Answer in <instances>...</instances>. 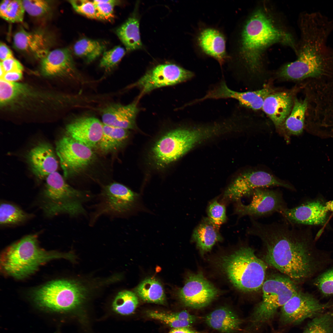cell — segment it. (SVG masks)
Returning a JSON list of instances; mask_svg holds the SVG:
<instances>
[{
    "mask_svg": "<svg viewBox=\"0 0 333 333\" xmlns=\"http://www.w3.org/2000/svg\"><path fill=\"white\" fill-rule=\"evenodd\" d=\"M249 234L259 237L265 250V262L293 281L316 276L331 261L315 251L300 232L288 222L264 224L251 218Z\"/></svg>",
    "mask_w": 333,
    "mask_h": 333,
    "instance_id": "cell-1",
    "label": "cell"
},
{
    "mask_svg": "<svg viewBox=\"0 0 333 333\" xmlns=\"http://www.w3.org/2000/svg\"><path fill=\"white\" fill-rule=\"evenodd\" d=\"M289 34L277 27L261 10L253 13L245 23L239 38L238 55L246 67L256 72L261 67L264 51L275 43L293 44Z\"/></svg>",
    "mask_w": 333,
    "mask_h": 333,
    "instance_id": "cell-2",
    "label": "cell"
},
{
    "mask_svg": "<svg viewBox=\"0 0 333 333\" xmlns=\"http://www.w3.org/2000/svg\"><path fill=\"white\" fill-rule=\"evenodd\" d=\"M70 253L47 251L41 248L36 234L28 235L7 247L1 257L0 268L5 275L17 279L26 278L39 266L51 260H72Z\"/></svg>",
    "mask_w": 333,
    "mask_h": 333,
    "instance_id": "cell-3",
    "label": "cell"
},
{
    "mask_svg": "<svg viewBox=\"0 0 333 333\" xmlns=\"http://www.w3.org/2000/svg\"><path fill=\"white\" fill-rule=\"evenodd\" d=\"M222 132V127L219 123L173 130L154 144L151 150L152 159L157 166H165L178 159L196 146Z\"/></svg>",
    "mask_w": 333,
    "mask_h": 333,
    "instance_id": "cell-4",
    "label": "cell"
},
{
    "mask_svg": "<svg viewBox=\"0 0 333 333\" xmlns=\"http://www.w3.org/2000/svg\"><path fill=\"white\" fill-rule=\"evenodd\" d=\"M220 266L236 288L246 292L257 291L265 281L267 263L248 246L242 247L232 253L222 257Z\"/></svg>",
    "mask_w": 333,
    "mask_h": 333,
    "instance_id": "cell-5",
    "label": "cell"
},
{
    "mask_svg": "<svg viewBox=\"0 0 333 333\" xmlns=\"http://www.w3.org/2000/svg\"><path fill=\"white\" fill-rule=\"evenodd\" d=\"M279 75L293 80L325 81L333 77V58L318 44L305 42L297 60L284 66Z\"/></svg>",
    "mask_w": 333,
    "mask_h": 333,
    "instance_id": "cell-6",
    "label": "cell"
},
{
    "mask_svg": "<svg viewBox=\"0 0 333 333\" xmlns=\"http://www.w3.org/2000/svg\"><path fill=\"white\" fill-rule=\"evenodd\" d=\"M261 301L250 316V328L256 331L269 323L281 308L299 290L292 280L281 275L271 276L262 286Z\"/></svg>",
    "mask_w": 333,
    "mask_h": 333,
    "instance_id": "cell-7",
    "label": "cell"
},
{
    "mask_svg": "<svg viewBox=\"0 0 333 333\" xmlns=\"http://www.w3.org/2000/svg\"><path fill=\"white\" fill-rule=\"evenodd\" d=\"M46 180L43 195L47 202H50L47 208L51 215L64 213L76 217L86 214L84 205L92 199V194L72 187L57 171L49 175Z\"/></svg>",
    "mask_w": 333,
    "mask_h": 333,
    "instance_id": "cell-8",
    "label": "cell"
},
{
    "mask_svg": "<svg viewBox=\"0 0 333 333\" xmlns=\"http://www.w3.org/2000/svg\"><path fill=\"white\" fill-rule=\"evenodd\" d=\"M85 289L74 281L58 280L49 282L33 293L35 302L41 307L56 311H66L80 306L85 296Z\"/></svg>",
    "mask_w": 333,
    "mask_h": 333,
    "instance_id": "cell-9",
    "label": "cell"
},
{
    "mask_svg": "<svg viewBox=\"0 0 333 333\" xmlns=\"http://www.w3.org/2000/svg\"><path fill=\"white\" fill-rule=\"evenodd\" d=\"M98 200L91 216V225L102 216L116 217L130 213L138 207L139 197L125 186L113 183L104 187Z\"/></svg>",
    "mask_w": 333,
    "mask_h": 333,
    "instance_id": "cell-10",
    "label": "cell"
},
{
    "mask_svg": "<svg viewBox=\"0 0 333 333\" xmlns=\"http://www.w3.org/2000/svg\"><path fill=\"white\" fill-rule=\"evenodd\" d=\"M333 307V301L322 303L313 294L298 290L281 308L280 321L294 325L313 318Z\"/></svg>",
    "mask_w": 333,
    "mask_h": 333,
    "instance_id": "cell-11",
    "label": "cell"
},
{
    "mask_svg": "<svg viewBox=\"0 0 333 333\" xmlns=\"http://www.w3.org/2000/svg\"><path fill=\"white\" fill-rule=\"evenodd\" d=\"M56 150L65 177L84 170L95 156L91 148L67 135L56 142Z\"/></svg>",
    "mask_w": 333,
    "mask_h": 333,
    "instance_id": "cell-12",
    "label": "cell"
},
{
    "mask_svg": "<svg viewBox=\"0 0 333 333\" xmlns=\"http://www.w3.org/2000/svg\"><path fill=\"white\" fill-rule=\"evenodd\" d=\"M274 186L294 190L291 185L278 179L266 172H246L238 176L231 183L225 190L223 198L228 201L237 202L243 197L251 195L256 189Z\"/></svg>",
    "mask_w": 333,
    "mask_h": 333,
    "instance_id": "cell-13",
    "label": "cell"
},
{
    "mask_svg": "<svg viewBox=\"0 0 333 333\" xmlns=\"http://www.w3.org/2000/svg\"><path fill=\"white\" fill-rule=\"evenodd\" d=\"M252 199L247 205L236 202L235 212L240 216L260 217L278 212L281 214L287 208L281 193L275 190L259 188L252 193Z\"/></svg>",
    "mask_w": 333,
    "mask_h": 333,
    "instance_id": "cell-14",
    "label": "cell"
},
{
    "mask_svg": "<svg viewBox=\"0 0 333 333\" xmlns=\"http://www.w3.org/2000/svg\"><path fill=\"white\" fill-rule=\"evenodd\" d=\"M193 75L192 72L175 64H162L146 72L135 84L141 89L144 94L157 88L186 81Z\"/></svg>",
    "mask_w": 333,
    "mask_h": 333,
    "instance_id": "cell-15",
    "label": "cell"
},
{
    "mask_svg": "<svg viewBox=\"0 0 333 333\" xmlns=\"http://www.w3.org/2000/svg\"><path fill=\"white\" fill-rule=\"evenodd\" d=\"M218 293L217 289L200 273L187 277L179 296L185 305L197 309L208 305Z\"/></svg>",
    "mask_w": 333,
    "mask_h": 333,
    "instance_id": "cell-16",
    "label": "cell"
},
{
    "mask_svg": "<svg viewBox=\"0 0 333 333\" xmlns=\"http://www.w3.org/2000/svg\"><path fill=\"white\" fill-rule=\"evenodd\" d=\"M333 211V201L308 202L291 208H287L281 214L288 223L292 224L318 225L326 222L328 213Z\"/></svg>",
    "mask_w": 333,
    "mask_h": 333,
    "instance_id": "cell-17",
    "label": "cell"
},
{
    "mask_svg": "<svg viewBox=\"0 0 333 333\" xmlns=\"http://www.w3.org/2000/svg\"><path fill=\"white\" fill-rule=\"evenodd\" d=\"M271 91L268 88H264L255 91L238 92L229 88L225 82L222 81L199 100L201 101L208 99H234L242 106L257 110L262 109L265 100L271 93Z\"/></svg>",
    "mask_w": 333,
    "mask_h": 333,
    "instance_id": "cell-18",
    "label": "cell"
},
{
    "mask_svg": "<svg viewBox=\"0 0 333 333\" xmlns=\"http://www.w3.org/2000/svg\"><path fill=\"white\" fill-rule=\"evenodd\" d=\"M67 135L90 148L98 145L101 138L103 124L92 117H80L68 124Z\"/></svg>",
    "mask_w": 333,
    "mask_h": 333,
    "instance_id": "cell-19",
    "label": "cell"
},
{
    "mask_svg": "<svg viewBox=\"0 0 333 333\" xmlns=\"http://www.w3.org/2000/svg\"><path fill=\"white\" fill-rule=\"evenodd\" d=\"M41 67L48 76L68 75L77 80L80 76L74 63L70 50L67 48L57 49L49 51L41 59Z\"/></svg>",
    "mask_w": 333,
    "mask_h": 333,
    "instance_id": "cell-20",
    "label": "cell"
},
{
    "mask_svg": "<svg viewBox=\"0 0 333 333\" xmlns=\"http://www.w3.org/2000/svg\"><path fill=\"white\" fill-rule=\"evenodd\" d=\"M27 158L31 170L38 178L42 179L51 173L56 171L58 162L51 146L42 142L32 148Z\"/></svg>",
    "mask_w": 333,
    "mask_h": 333,
    "instance_id": "cell-21",
    "label": "cell"
},
{
    "mask_svg": "<svg viewBox=\"0 0 333 333\" xmlns=\"http://www.w3.org/2000/svg\"><path fill=\"white\" fill-rule=\"evenodd\" d=\"M196 41L202 52L216 60L221 66L228 58L225 37L219 30L212 27H205L198 33Z\"/></svg>",
    "mask_w": 333,
    "mask_h": 333,
    "instance_id": "cell-22",
    "label": "cell"
},
{
    "mask_svg": "<svg viewBox=\"0 0 333 333\" xmlns=\"http://www.w3.org/2000/svg\"><path fill=\"white\" fill-rule=\"evenodd\" d=\"M138 109L136 102L127 105L113 104L102 111L103 124L128 130L135 128V120Z\"/></svg>",
    "mask_w": 333,
    "mask_h": 333,
    "instance_id": "cell-23",
    "label": "cell"
},
{
    "mask_svg": "<svg viewBox=\"0 0 333 333\" xmlns=\"http://www.w3.org/2000/svg\"><path fill=\"white\" fill-rule=\"evenodd\" d=\"M47 36L39 32H28L21 29L13 37V43L18 50L41 59L49 51Z\"/></svg>",
    "mask_w": 333,
    "mask_h": 333,
    "instance_id": "cell-24",
    "label": "cell"
},
{
    "mask_svg": "<svg viewBox=\"0 0 333 333\" xmlns=\"http://www.w3.org/2000/svg\"><path fill=\"white\" fill-rule=\"evenodd\" d=\"M291 94L286 92L271 93L265 99L262 109L277 127L282 126L292 109Z\"/></svg>",
    "mask_w": 333,
    "mask_h": 333,
    "instance_id": "cell-25",
    "label": "cell"
},
{
    "mask_svg": "<svg viewBox=\"0 0 333 333\" xmlns=\"http://www.w3.org/2000/svg\"><path fill=\"white\" fill-rule=\"evenodd\" d=\"M219 228L208 217L203 219L194 230L192 239L202 255L210 251L217 242L222 240Z\"/></svg>",
    "mask_w": 333,
    "mask_h": 333,
    "instance_id": "cell-26",
    "label": "cell"
},
{
    "mask_svg": "<svg viewBox=\"0 0 333 333\" xmlns=\"http://www.w3.org/2000/svg\"><path fill=\"white\" fill-rule=\"evenodd\" d=\"M205 322L210 327L224 333L235 332L240 329L241 323L238 316L226 307L216 309L205 318Z\"/></svg>",
    "mask_w": 333,
    "mask_h": 333,
    "instance_id": "cell-27",
    "label": "cell"
},
{
    "mask_svg": "<svg viewBox=\"0 0 333 333\" xmlns=\"http://www.w3.org/2000/svg\"><path fill=\"white\" fill-rule=\"evenodd\" d=\"M139 21L135 16L129 18L116 31V34L128 51L142 47L139 29Z\"/></svg>",
    "mask_w": 333,
    "mask_h": 333,
    "instance_id": "cell-28",
    "label": "cell"
},
{
    "mask_svg": "<svg viewBox=\"0 0 333 333\" xmlns=\"http://www.w3.org/2000/svg\"><path fill=\"white\" fill-rule=\"evenodd\" d=\"M308 100L306 96L304 99H294L293 107L284 124L285 128L291 134H301L305 126Z\"/></svg>",
    "mask_w": 333,
    "mask_h": 333,
    "instance_id": "cell-29",
    "label": "cell"
},
{
    "mask_svg": "<svg viewBox=\"0 0 333 333\" xmlns=\"http://www.w3.org/2000/svg\"><path fill=\"white\" fill-rule=\"evenodd\" d=\"M135 291L142 299L147 302L163 304L165 301V294L162 285L153 278L144 280Z\"/></svg>",
    "mask_w": 333,
    "mask_h": 333,
    "instance_id": "cell-30",
    "label": "cell"
},
{
    "mask_svg": "<svg viewBox=\"0 0 333 333\" xmlns=\"http://www.w3.org/2000/svg\"><path fill=\"white\" fill-rule=\"evenodd\" d=\"M129 134L128 130L103 124V134L98 145L103 152L116 150L126 141Z\"/></svg>",
    "mask_w": 333,
    "mask_h": 333,
    "instance_id": "cell-31",
    "label": "cell"
},
{
    "mask_svg": "<svg viewBox=\"0 0 333 333\" xmlns=\"http://www.w3.org/2000/svg\"><path fill=\"white\" fill-rule=\"evenodd\" d=\"M105 48L104 44L98 41L84 38L76 43L73 50L76 56L89 63L99 56Z\"/></svg>",
    "mask_w": 333,
    "mask_h": 333,
    "instance_id": "cell-32",
    "label": "cell"
},
{
    "mask_svg": "<svg viewBox=\"0 0 333 333\" xmlns=\"http://www.w3.org/2000/svg\"><path fill=\"white\" fill-rule=\"evenodd\" d=\"M17 206L3 202L0 207V223L2 225L16 224L27 220L31 217Z\"/></svg>",
    "mask_w": 333,
    "mask_h": 333,
    "instance_id": "cell-33",
    "label": "cell"
},
{
    "mask_svg": "<svg viewBox=\"0 0 333 333\" xmlns=\"http://www.w3.org/2000/svg\"><path fill=\"white\" fill-rule=\"evenodd\" d=\"M138 303V297L134 292L128 290L119 292L112 304L113 310L121 315L133 313Z\"/></svg>",
    "mask_w": 333,
    "mask_h": 333,
    "instance_id": "cell-34",
    "label": "cell"
},
{
    "mask_svg": "<svg viewBox=\"0 0 333 333\" xmlns=\"http://www.w3.org/2000/svg\"><path fill=\"white\" fill-rule=\"evenodd\" d=\"M25 10L22 0H4L0 5V16L3 19L11 23L22 22Z\"/></svg>",
    "mask_w": 333,
    "mask_h": 333,
    "instance_id": "cell-35",
    "label": "cell"
},
{
    "mask_svg": "<svg viewBox=\"0 0 333 333\" xmlns=\"http://www.w3.org/2000/svg\"><path fill=\"white\" fill-rule=\"evenodd\" d=\"M329 310L313 318L302 333H333V310Z\"/></svg>",
    "mask_w": 333,
    "mask_h": 333,
    "instance_id": "cell-36",
    "label": "cell"
},
{
    "mask_svg": "<svg viewBox=\"0 0 333 333\" xmlns=\"http://www.w3.org/2000/svg\"><path fill=\"white\" fill-rule=\"evenodd\" d=\"M313 284L323 297L333 296V264L315 276Z\"/></svg>",
    "mask_w": 333,
    "mask_h": 333,
    "instance_id": "cell-37",
    "label": "cell"
},
{
    "mask_svg": "<svg viewBox=\"0 0 333 333\" xmlns=\"http://www.w3.org/2000/svg\"><path fill=\"white\" fill-rule=\"evenodd\" d=\"M25 90L23 84L0 79V101L4 104L15 98Z\"/></svg>",
    "mask_w": 333,
    "mask_h": 333,
    "instance_id": "cell-38",
    "label": "cell"
},
{
    "mask_svg": "<svg viewBox=\"0 0 333 333\" xmlns=\"http://www.w3.org/2000/svg\"><path fill=\"white\" fill-rule=\"evenodd\" d=\"M125 53L124 49L117 46L105 51L100 61V66L106 70H109L115 66Z\"/></svg>",
    "mask_w": 333,
    "mask_h": 333,
    "instance_id": "cell-39",
    "label": "cell"
},
{
    "mask_svg": "<svg viewBox=\"0 0 333 333\" xmlns=\"http://www.w3.org/2000/svg\"><path fill=\"white\" fill-rule=\"evenodd\" d=\"M25 10L34 17L43 16L49 12L51 8L50 1L43 0H22Z\"/></svg>",
    "mask_w": 333,
    "mask_h": 333,
    "instance_id": "cell-40",
    "label": "cell"
},
{
    "mask_svg": "<svg viewBox=\"0 0 333 333\" xmlns=\"http://www.w3.org/2000/svg\"><path fill=\"white\" fill-rule=\"evenodd\" d=\"M208 218L215 225L220 228L227 220L225 206L215 199L211 202L207 210Z\"/></svg>",
    "mask_w": 333,
    "mask_h": 333,
    "instance_id": "cell-41",
    "label": "cell"
},
{
    "mask_svg": "<svg viewBox=\"0 0 333 333\" xmlns=\"http://www.w3.org/2000/svg\"><path fill=\"white\" fill-rule=\"evenodd\" d=\"M119 1L114 0L93 1L95 6L96 19L109 20L113 18L114 6L119 3Z\"/></svg>",
    "mask_w": 333,
    "mask_h": 333,
    "instance_id": "cell-42",
    "label": "cell"
},
{
    "mask_svg": "<svg viewBox=\"0 0 333 333\" xmlns=\"http://www.w3.org/2000/svg\"><path fill=\"white\" fill-rule=\"evenodd\" d=\"M148 315L150 318L160 321L174 328H188L193 323L190 321L179 320L171 314L157 311H150L148 313Z\"/></svg>",
    "mask_w": 333,
    "mask_h": 333,
    "instance_id": "cell-43",
    "label": "cell"
},
{
    "mask_svg": "<svg viewBox=\"0 0 333 333\" xmlns=\"http://www.w3.org/2000/svg\"><path fill=\"white\" fill-rule=\"evenodd\" d=\"M68 2L77 13L89 18L96 19L95 6L93 1L73 0Z\"/></svg>",
    "mask_w": 333,
    "mask_h": 333,
    "instance_id": "cell-44",
    "label": "cell"
},
{
    "mask_svg": "<svg viewBox=\"0 0 333 333\" xmlns=\"http://www.w3.org/2000/svg\"><path fill=\"white\" fill-rule=\"evenodd\" d=\"M0 65L2 67L5 72L12 71L22 72L23 70V67L21 64L14 58L1 61Z\"/></svg>",
    "mask_w": 333,
    "mask_h": 333,
    "instance_id": "cell-45",
    "label": "cell"
},
{
    "mask_svg": "<svg viewBox=\"0 0 333 333\" xmlns=\"http://www.w3.org/2000/svg\"><path fill=\"white\" fill-rule=\"evenodd\" d=\"M22 77V72L12 71L6 72L0 78L10 82H14L21 79Z\"/></svg>",
    "mask_w": 333,
    "mask_h": 333,
    "instance_id": "cell-46",
    "label": "cell"
},
{
    "mask_svg": "<svg viewBox=\"0 0 333 333\" xmlns=\"http://www.w3.org/2000/svg\"><path fill=\"white\" fill-rule=\"evenodd\" d=\"M12 58H14V57L11 50L5 44L1 42L0 45L1 61Z\"/></svg>",
    "mask_w": 333,
    "mask_h": 333,
    "instance_id": "cell-47",
    "label": "cell"
},
{
    "mask_svg": "<svg viewBox=\"0 0 333 333\" xmlns=\"http://www.w3.org/2000/svg\"><path fill=\"white\" fill-rule=\"evenodd\" d=\"M175 318L183 321H188L194 322L195 319V317L186 311L170 313Z\"/></svg>",
    "mask_w": 333,
    "mask_h": 333,
    "instance_id": "cell-48",
    "label": "cell"
},
{
    "mask_svg": "<svg viewBox=\"0 0 333 333\" xmlns=\"http://www.w3.org/2000/svg\"><path fill=\"white\" fill-rule=\"evenodd\" d=\"M169 333H197L188 328H174Z\"/></svg>",
    "mask_w": 333,
    "mask_h": 333,
    "instance_id": "cell-49",
    "label": "cell"
},
{
    "mask_svg": "<svg viewBox=\"0 0 333 333\" xmlns=\"http://www.w3.org/2000/svg\"><path fill=\"white\" fill-rule=\"evenodd\" d=\"M273 333H281L280 332L278 331H274Z\"/></svg>",
    "mask_w": 333,
    "mask_h": 333,
    "instance_id": "cell-50",
    "label": "cell"
}]
</instances>
